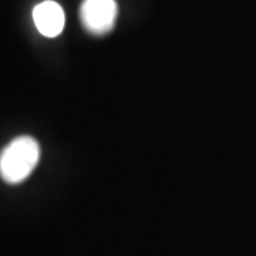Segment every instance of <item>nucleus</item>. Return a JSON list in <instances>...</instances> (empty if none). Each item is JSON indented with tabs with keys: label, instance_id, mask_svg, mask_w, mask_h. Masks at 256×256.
Instances as JSON below:
<instances>
[{
	"label": "nucleus",
	"instance_id": "obj_1",
	"mask_svg": "<svg viewBox=\"0 0 256 256\" xmlns=\"http://www.w3.org/2000/svg\"><path fill=\"white\" fill-rule=\"evenodd\" d=\"M38 158L40 146L34 138H14L0 152V176L8 184L23 182L36 168Z\"/></svg>",
	"mask_w": 256,
	"mask_h": 256
},
{
	"label": "nucleus",
	"instance_id": "obj_2",
	"mask_svg": "<svg viewBox=\"0 0 256 256\" xmlns=\"http://www.w3.org/2000/svg\"><path fill=\"white\" fill-rule=\"evenodd\" d=\"M84 28L94 34L108 33L116 24L117 3L116 0H84L80 9Z\"/></svg>",
	"mask_w": 256,
	"mask_h": 256
},
{
	"label": "nucleus",
	"instance_id": "obj_3",
	"mask_svg": "<svg viewBox=\"0 0 256 256\" xmlns=\"http://www.w3.org/2000/svg\"><path fill=\"white\" fill-rule=\"evenodd\" d=\"M33 20L37 30L46 37H57L64 28V12L58 3L46 0L33 10Z\"/></svg>",
	"mask_w": 256,
	"mask_h": 256
}]
</instances>
